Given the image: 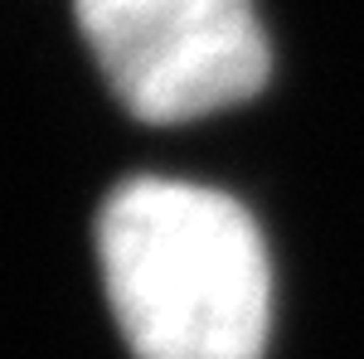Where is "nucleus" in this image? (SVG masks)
<instances>
[{
  "label": "nucleus",
  "instance_id": "obj_2",
  "mask_svg": "<svg viewBox=\"0 0 364 359\" xmlns=\"http://www.w3.org/2000/svg\"><path fill=\"white\" fill-rule=\"evenodd\" d=\"M117 102L175 127L257 97L272 73L252 0H73Z\"/></svg>",
  "mask_w": 364,
  "mask_h": 359
},
{
  "label": "nucleus",
  "instance_id": "obj_1",
  "mask_svg": "<svg viewBox=\"0 0 364 359\" xmlns=\"http://www.w3.org/2000/svg\"><path fill=\"white\" fill-rule=\"evenodd\" d=\"M97 262L136 359H262L272 262L252 214L224 190L141 175L97 214Z\"/></svg>",
  "mask_w": 364,
  "mask_h": 359
}]
</instances>
